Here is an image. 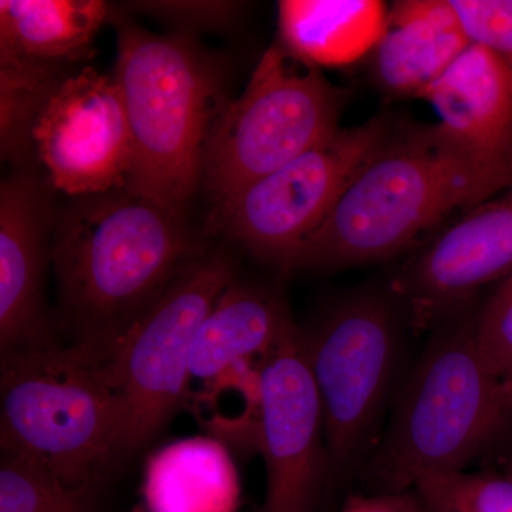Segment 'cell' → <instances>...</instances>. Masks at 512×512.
I'll return each instance as SVG.
<instances>
[{
  "label": "cell",
  "instance_id": "1",
  "mask_svg": "<svg viewBox=\"0 0 512 512\" xmlns=\"http://www.w3.org/2000/svg\"><path fill=\"white\" fill-rule=\"evenodd\" d=\"M204 254L183 215L127 188L73 198L50 259L74 345L106 355Z\"/></svg>",
  "mask_w": 512,
  "mask_h": 512
},
{
  "label": "cell",
  "instance_id": "2",
  "mask_svg": "<svg viewBox=\"0 0 512 512\" xmlns=\"http://www.w3.org/2000/svg\"><path fill=\"white\" fill-rule=\"evenodd\" d=\"M512 185V164L436 126L390 134L299 255L296 268L339 269L406 251L454 211Z\"/></svg>",
  "mask_w": 512,
  "mask_h": 512
},
{
  "label": "cell",
  "instance_id": "3",
  "mask_svg": "<svg viewBox=\"0 0 512 512\" xmlns=\"http://www.w3.org/2000/svg\"><path fill=\"white\" fill-rule=\"evenodd\" d=\"M114 25V74L130 134L126 188L184 215L212 127L229 101L220 70L191 33L154 35L117 15Z\"/></svg>",
  "mask_w": 512,
  "mask_h": 512
},
{
  "label": "cell",
  "instance_id": "4",
  "mask_svg": "<svg viewBox=\"0 0 512 512\" xmlns=\"http://www.w3.org/2000/svg\"><path fill=\"white\" fill-rule=\"evenodd\" d=\"M511 416L500 380L478 352L474 315L457 312L441 323L407 380L366 476L376 493H396L426 474L464 470Z\"/></svg>",
  "mask_w": 512,
  "mask_h": 512
},
{
  "label": "cell",
  "instance_id": "5",
  "mask_svg": "<svg viewBox=\"0 0 512 512\" xmlns=\"http://www.w3.org/2000/svg\"><path fill=\"white\" fill-rule=\"evenodd\" d=\"M2 451L73 487L97 484L119 458L120 409L104 357L80 345L2 355Z\"/></svg>",
  "mask_w": 512,
  "mask_h": 512
},
{
  "label": "cell",
  "instance_id": "6",
  "mask_svg": "<svg viewBox=\"0 0 512 512\" xmlns=\"http://www.w3.org/2000/svg\"><path fill=\"white\" fill-rule=\"evenodd\" d=\"M346 99L318 67L293 59L281 46L266 50L208 138L202 180L215 205L332 137Z\"/></svg>",
  "mask_w": 512,
  "mask_h": 512
},
{
  "label": "cell",
  "instance_id": "7",
  "mask_svg": "<svg viewBox=\"0 0 512 512\" xmlns=\"http://www.w3.org/2000/svg\"><path fill=\"white\" fill-rule=\"evenodd\" d=\"M232 281L231 259L205 252L103 356L119 402V457L150 443L183 406L195 336Z\"/></svg>",
  "mask_w": 512,
  "mask_h": 512
},
{
  "label": "cell",
  "instance_id": "8",
  "mask_svg": "<svg viewBox=\"0 0 512 512\" xmlns=\"http://www.w3.org/2000/svg\"><path fill=\"white\" fill-rule=\"evenodd\" d=\"M303 335L322 407L328 480L338 481L377 446V427L399 355L393 295L353 293Z\"/></svg>",
  "mask_w": 512,
  "mask_h": 512
},
{
  "label": "cell",
  "instance_id": "9",
  "mask_svg": "<svg viewBox=\"0 0 512 512\" xmlns=\"http://www.w3.org/2000/svg\"><path fill=\"white\" fill-rule=\"evenodd\" d=\"M390 134L384 116L340 128L319 146L215 205V229L255 258L285 271L295 269L309 239Z\"/></svg>",
  "mask_w": 512,
  "mask_h": 512
},
{
  "label": "cell",
  "instance_id": "10",
  "mask_svg": "<svg viewBox=\"0 0 512 512\" xmlns=\"http://www.w3.org/2000/svg\"><path fill=\"white\" fill-rule=\"evenodd\" d=\"M130 156L116 74L82 64L47 77L20 164H37L49 187L77 198L126 188Z\"/></svg>",
  "mask_w": 512,
  "mask_h": 512
},
{
  "label": "cell",
  "instance_id": "11",
  "mask_svg": "<svg viewBox=\"0 0 512 512\" xmlns=\"http://www.w3.org/2000/svg\"><path fill=\"white\" fill-rule=\"evenodd\" d=\"M256 443L266 473L256 512H316L328 480L325 430L305 335L291 312L259 367Z\"/></svg>",
  "mask_w": 512,
  "mask_h": 512
},
{
  "label": "cell",
  "instance_id": "12",
  "mask_svg": "<svg viewBox=\"0 0 512 512\" xmlns=\"http://www.w3.org/2000/svg\"><path fill=\"white\" fill-rule=\"evenodd\" d=\"M511 271L512 185L433 239L394 276L390 293L403 303L414 329H429Z\"/></svg>",
  "mask_w": 512,
  "mask_h": 512
},
{
  "label": "cell",
  "instance_id": "13",
  "mask_svg": "<svg viewBox=\"0 0 512 512\" xmlns=\"http://www.w3.org/2000/svg\"><path fill=\"white\" fill-rule=\"evenodd\" d=\"M43 180L32 171L0 187V348L2 355L50 345L40 316L47 220Z\"/></svg>",
  "mask_w": 512,
  "mask_h": 512
},
{
  "label": "cell",
  "instance_id": "14",
  "mask_svg": "<svg viewBox=\"0 0 512 512\" xmlns=\"http://www.w3.org/2000/svg\"><path fill=\"white\" fill-rule=\"evenodd\" d=\"M421 99L440 126L481 156L512 164V74L490 50L470 45Z\"/></svg>",
  "mask_w": 512,
  "mask_h": 512
},
{
  "label": "cell",
  "instance_id": "15",
  "mask_svg": "<svg viewBox=\"0 0 512 512\" xmlns=\"http://www.w3.org/2000/svg\"><path fill=\"white\" fill-rule=\"evenodd\" d=\"M470 45L450 0L396 2L372 52L373 76L392 96L421 99Z\"/></svg>",
  "mask_w": 512,
  "mask_h": 512
},
{
  "label": "cell",
  "instance_id": "16",
  "mask_svg": "<svg viewBox=\"0 0 512 512\" xmlns=\"http://www.w3.org/2000/svg\"><path fill=\"white\" fill-rule=\"evenodd\" d=\"M113 16L103 0H2L0 59L55 69L82 66Z\"/></svg>",
  "mask_w": 512,
  "mask_h": 512
},
{
  "label": "cell",
  "instance_id": "17",
  "mask_svg": "<svg viewBox=\"0 0 512 512\" xmlns=\"http://www.w3.org/2000/svg\"><path fill=\"white\" fill-rule=\"evenodd\" d=\"M143 497L147 512H238V468L221 440L173 441L147 458Z\"/></svg>",
  "mask_w": 512,
  "mask_h": 512
},
{
  "label": "cell",
  "instance_id": "18",
  "mask_svg": "<svg viewBox=\"0 0 512 512\" xmlns=\"http://www.w3.org/2000/svg\"><path fill=\"white\" fill-rule=\"evenodd\" d=\"M288 312L278 293L234 279L195 336L191 382L210 383L232 367L264 359Z\"/></svg>",
  "mask_w": 512,
  "mask_h": 512
},
{
  "label": "cell",
  "instance_id": "19",
  "mask_svg": "<svg viewBox=\"0 0 512 512\" xmlns=\"http://www.w3.org/2000/svg\"><path fill=\"white\" fill-rule=\"evenodd\" d=\"M278 8L282 49L318 69L348 66L372 53L389 13L376 0H284Z\"/></svg>",
  "mask_w": 512,
  "mask_h": 512
},
{
  "label": "cell",
  "instance_id": "20",
  "mask_svg": "<svg viewBox=\"0 0 512 512\" xmlns=\"http://www.w3.org/2000/svg\"><path fill=\"white\" fill-rule=\"evenodd\" d=\"M97 484L73 487L30 458L2 451L0 512H94Z\"/></svg>",
  "mask_w": 512,
  "mask_h": 512
},
{
  "label": "cell",
  "instance_id": "21",
  "mask_svg": "<svg viewBox=\"0 0 512 512\" xmlns=\"http://www.w3.org/2000/svg\"><path fill=\"white\" fill-rule=\"evenodd\" d=\"M413 490L426 512H512V480L504 474L430 473Z\"/></svg>",
  "mask_w": 512,
  "mask_h": 512
},
{
  "label": "cell",
  "instance_id": "22",
  "mask_svg": "<svg viewBox=\"0 0 512 512\" xmlns=\"http://www.w3.org/2000/svg\"><path fill=\"white\" fill-rule=\"evenodd\" d=\"M474 340L491 373L500 382L512 379V271L474 315Z\"/></svg>",
  "mask_w": 512,
  "mask_h": 512
},
{
  "label": "cell",
  "instance_id": "23",
  "mask_svg": "<svg viewBox=\"0 0 512 512\" xmlns=\"http://www.w3.org/2000/svg\"><path fill=\"white\" fill-rule=\"evenodd\" d=\"M471 45L490 50L512 74V0H450Z\"/></svg>",
  "mask_w": 512,
  "mask_h": 512
},
{
  "label": "cell",
  "instance_id": "24",
  "mask_svg": "<svg viewBox=\"0 0 512 512\" xmlns=\"http://www.w3.org/2000/svg\"><path fill=\"white\" fill-rule=\"evenodd\" d=\"M235 2H133L128 8L164 19L180 26L183 32L191 29H225L234 23L241 12ZM190 33V32H188Z\"/></svg>",
  "mask_w": 512,
  "mask_h": 512
},
{
  "label": "cell",
  "instance_id": "25",
  "mask_svg": "<svg viewBox=\"0 0 512 512\" xmlns=\"http://www.w3.org/2000/svg\"><path fill=\"white\" fill-rule=\"evenodd\" d=\"M340 512H426L416 491L350 495Z\"/></svg>",
  "mask_w": 512,
  "mask_h": 512
},
{
  "label": "cell",
  "instance_id": "26",
  "mask_svg": "<svg viewBox=\"0 0 512 512\" xmlns=\"http://www.w3.org/2000/svg\"><path fill=\"white\" fill-rule=\"evenodd\" d=\"M501 393H503L505 406L512 412V379L501 382Z\"/></svg>",
  "mask_w": 512,
  "mask_h": 512
},
{
  "label": "cell",
  "instance_id": "27",
  "mask_svg": "<svg viewBox=\"0 0 512 512\" xmlns=\"http://www.w3.org/2000/svg\"><path fill=\"white\" fill-rule=\"evenodd\" d=\"M501 467H503L504 476L511 478L512 480V454L503 458V461H501Z\"/></svg>",
  "mask_w": 512,
  "mask_h": 512
},
{
  "label": "cell",
  "instance_id": "28",
  "mask_svg": "<svg viewBox=\"0 0 512 512\" xmlns=\"http://www.w3.org/2000/svg\"><path fill=\"white\" fill-rule=\"evenodd\" d=\"M126 512H147L146 508H141V507H136V508H133V510H130V511H126Z\"/></svg>",
  "mask_w": 512,
  "mask_h": 512
}]
</instances>
